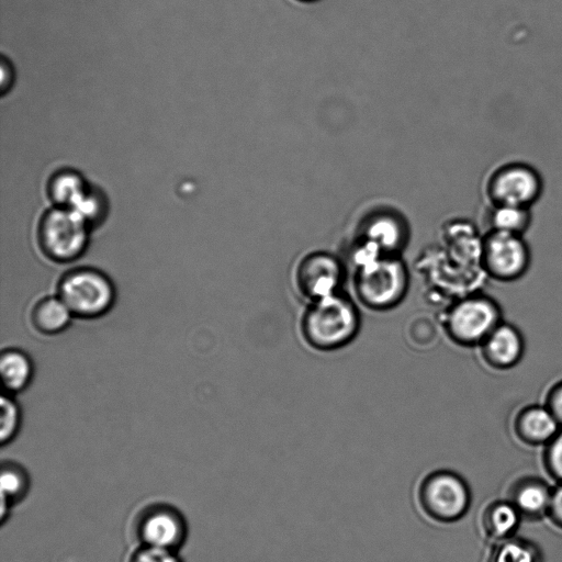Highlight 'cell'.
I'll use <instances>...</instances> for the list:
<instances>
[{"label": "cell", "instance_id": "obj_1", "mask_svg": "<svg viewBox=\"0 0 562 562\" xmlns=\"http://www.w3.org/2000/svg\"><path fill=\"white\" fill-rule=\"evenodd\" d=\"M360 325L358 306L339 291L308 302L300 328L310 347L333 351L349 345L357 337Z\"/></svg>", "mask_w": 562, "mask_h": 562}, {"label": "cell", "instance_id": "obj_2", "mask_svg": "<svg viewBox=\"0 0 562 562\" xmlns=\"http://www.w3.org/2000/svg\"><path fill=\"white\" fill-rule=\"evenodd\" d=\"M353 290L362 305L387 311L405 297L409 273L401 256L355 252Z\"/></svg>", "mask_w": 562, "mask_h": 562}, {"label": "cell", "instance_id": "obj_3", "mask_svg": "<svg viewBox=\"0 0 562 562\" xmlns=\"http://www.w3.org/2000/svg\"><path fill=\"white\" fill-rule=\"evenodd\" d=\"M503 319L502 306L493 296L472 291L448 305L441 326L456 345L477 348Z\"/></svg>", "mask_w": 562, "mask_h": 562}, {"label": "cell", "instance_id": "obj_4", "mask_svg": "<svg viewBox=\"0 0 562 562\" xmlns=\"http://www.w3.org/2000/svg\"><path fill=\"white\" fill-rule=\"evenodd\" d=\"M57 295L72 316L97 318L112 308L115 288L104 272L95 268L80 267L63 276Z\"/></svg>", "mask_w": 562, "mask_h": 562}, {"label": "cell", "instance_id": "obj_5", "mask_svg": "<svg viewBox=\"0 0 562 562\" xmlns=\"http://www.w3.org/2000/svg\"><path fill=\"white\" fill-rule=\"evenodd\" d=\"M89 224L74 210L56 206L46 212L38 226L43 252L57 262L78 259L89 241Z\"/></svg>", "mask_w": 562, "mask_h": 562}, {"label": "cell", "instance_id": "obj_6", "mask_svg": "<svg viewBox=\"0 0 562 562\" xmlns=\"http://www.w3.org/2000/svg\"><path fill=\"white\" fill-rule=\"evenodd\" d=\"M479 261L488 278L510 283L528 272L531 250L524 235L486 231L481 239Z\"/></svg>", "mask_w": 562, "mask_h": 562}, {"label": "cell", "instance_id": "obj_7", "mask_svg": "<svg viewBox=\"0 0 562 562\" xmlns=\"http://www.w3.org/2000/svg\"><path fill=\"white\" fill-rule=\"evenodd\" d=\"M544 189L541 173L530 164L508 161L496 167L485 183L490 204L529 207L536 204Z\"/></svg>", "mask_w": 562, "mask_h": 562}, {"label": "cell", "instance_id": "obj_8", "mask_svg": "<svg viewBox=\"0 0 562 562\" xmlns=\"http://www.w3.org/2000/svg\"><path fill=\"white\" fill-rule=\"evenodd\" d=\"M423 512L437 521L450 522L461 518L471 503L465 481L454 472L440 470L428 474L418 488Z\"/></svg>", "mask_w": 562, "mask_h": 562}, {"label": "cell", "instance_id": "obj_9", "mask_svg": "<svg viewBox=\"0 0 562 562\" xmlns=\"http://www.w3.org/2000/svg\"><path fill=\"white\" fill-rule=\"evenodd\" d=\"M345 278L342 261L334 254L314 250L305 254L294 269V284L308 302L340 291Z\"/></svg>", "mask_w": 562, "mask_h": 562}, {"label": "cell", "instance_id": "obj_10", "mask_svg": "<svg viewBox=\"0 0 562 562\" xmlns=\"http://www.w3.org/2000/svg\"><path fill=\"white\" fill-rule=\"evenodd\" d=\"M408 240V228L401 215L376 212L360 225L355 251L369 255L401 256Z\"/></svg>", "mask_w": 562, "mask_h": 562}, {"label": "cell", "instance_id": "obj_11", "mask_svg": "<svg viewBox=\"0 0 562 562\" xmlns=\"http://www.w3.org/2000/svg\"><path fill=\"white\" fill-rule=\"evenodd\" d=\"M136 532L145 547L175 551L187 533L182 515L166 504L145 508L137 520Z\"/></svg>", "mask_w": 562, "mask_h": 562}, {"label": "cell", "instance_id": "obj_12", "mask_svg": "<svg viewBox=\"0 0 562 562\" xmlns=\"http://www.w3.org/2000/svg\"><path fill=\"white\" fill-rule=\"evenodd\" d=\"M483 363L493 371L504 372L516 368L526 351L521 330L507 321H502L477 346Z\"/></svg>", "mask_w": 562, "mask_h": 562}, {"label": "cell", "instance_id": "obj_13", "mask_svg": "<svg viewBox=\"0 0 562 562\" xmlns=\"http://www.w3.org/2000/svg\"><path fill=\"white\" fill-rule=\"evenodd\" d=\"M514 435L519 441L528 446H546L561 429L560 424L541 403L521 406L512 420Z\"/></svg>", "mask_w": 562, "mask_h": 562}, {"label": "cell", "instance_id": "obj_14", "mask_svg": "<svg viewBox=\"0 0 562 562\" xmlns=\"http://www.w3.org/2000/svg\"><path fill=\"white\" fill-rule=\"evenodd\" d=\"M552 490L541 480L524 479L514 484L509 501L521 516L538 518L548 515Z\"/></svg>", "mask_w": 562, "mask_h": 562}, {"label": "cell", "instance_id": "obj_15", "mask_svg": "<svg viewBox=\"0 0 562 562\" xmlns=\"http://www.w3.org/2000/svg\"><path fill=\"white\" fill-rule=\"evenodd\" d=\"M33 372L32 360L24 351L9 348L1 352L0 373L3 387L8 392H21L27 387Z\"/></svg>", "mask_w": 562, "mask_h": 562}, {"label": "cell", "instance_id": "obj_16", "mask_svg": "<svg viewBox=\"0 0 562 562\" xmlns=\"http://www.w3.org/2000/svg\"><path fill=\"white\" fill-rule=\"evenodd\" d=\"M520 513L510 501H497L490 504L482 516L485 533L493 540L512 537L518 528Z\"/></svg>", "mask_w": 562, "mask_h": 562}, {"label": "cell", "instance_id": "obj_17", "mask_svg": "<svg viewBox=\"0 0 562 562\" xmlns=\"http://www.w3.org/2000/svg\"><path fill=\"white\" fill-rule=\"evenodd\" d=\"M532 222L531 209L509 204H490L486 231L524 235Z\"/></svg>", "mask_w": 562, "mask_h": 562}, {"label": "cell", "instance_id": "obj_18", "mask_svg": "<svg viewBox=\"0 0 562 562\" xmlns=\"http://www.w3.org/2000/svg\"><path fill=\"white\" fill-rule=\"evenodd\" d=\"M72 314L59 296L41 300L34 307L32 321L37 330L54 335L65 330Z\"/></svg>", "mask_w": 562, "mask_h": 562}, {"label": "cell", "instance_id": "obj_19", "mask_svg": "<svg viewBox=\"0 0 562 562\" xmlns=\"http://www.w3.org/2000/svg\"><path fill=\"white\" fill-rule=\"evenodd\" d=\"M88 189L83 179L75 171H61L52 178L49 195L56 206L74 209Z\"/></svg>", "mask_w": 562, "mask_h": 562}, {"label": "cell", "instance_id": "obj_20", "mask_svg": "<svg viewBox=\"0 0 562 562\" xmlns=\"http://www.w3.org/2000/svg\"><path fill=\"white\" fill-rule=\"evenodd\" d=\"M487 562H540V554L532 543L509 537L498 541Z\"/></svg>", "mask_w": 562, "mask_h": 562}, {"label": "cell", "instance_id": "obj_21", "mask_svg": "<svg viewBox=\"0 0 562 562\" xmlns=\"http://www.w3.org/2000/svg\"><path fill=\"white\" fill-rule=\"evenodd\" d=\"M438 337V326L427 315L412 317L405 328L406 342L415 350L424 351L431 349L437 344Z\"/></svg>", "mask_w": 562, "mask_h": 562}, {"label": "cell", "instance_id": "obj_22", "mask_svg": "<svg viewBox=\"0 0 562 562\" xmlns=\"http://www.w3.org/2000/svg\"><path fill=\"white\" fill-rule=\"evenodd\" d=\"M1 495L2 502L9 505L11 502L22 498L29 486L25 472L12 463H3L1 468Z\"/></svg>", "mask_w": 562, "mask_h": 562}, {"label": "cell", "instance_id": "obj_23", "mask_svg": "<svg viewBox=\"0 0 562 562\" xmlns=\"http://www.w3.org/2000/svg\"><path fill=\"white\" fill-rule=\"evenodd\" d=\"M21 425V411L19 405L8 395L1 397L0 439L2 443L11 441Z\"/></svg>", "mask_w": 562, "mask_h": 562}, {"label": "cell", "instance_id": "obj_24", "mask_svg": "<svg viewBox=\"0 0 562 562\" xmlns=\"http://www.w3.org/2000/svg\"><path fill=\"white\" fill-rule=\"evenodd\" d=\"M543 461L549 474L562 483V428L544 446Z\"/></svg>", "mask_w": 562, "mask_h": 562}, {"label": "cell", "instance_id": "obj_25", "mask_svg": "<svg viewBox=\"0 0 562 562\" xmlns=\"http://www.w3.org/2000/svg\"><path fill=\"white\" fill-rule=\"evenodd\" d=\"M130 562H180V560L172 550L143 546L132 554Z\"/></svg>", "mask_w": 562, "mask_h": 562}, {"label": "cell", "instance_id": "obj_26", "mask_svg": "<svg viewBox=\"0 0 562 562\" xmlns=\"http://www.w3.org/2000/svg\"><path fill=\"white\" fill-rule=\"evenodd\" d=\"M542 403L550 409L562 428V379L557 380L547 389Z\"/></svg>", "mask_w": 562, "mask_h": 562}, {"label": "cell", "instance_id": "obj_27", "mask_svg": "<svg viewBox=\"0 0 562 562\" xmlns=\"http://www.w3.org/2000/svg\"><path fill=\"white\" fill-rule=\"evenodd\" d=\"M548 515L555 525L562 527V483L552 490Z\"/></svg>", "mask_w": 562, "mask_h": 562}, {"label": "cell", "instance_id": "obj_28", "mask_svg": "<svg viewBox=\"0 0 562 562\" xmlns=\"http://www.w3.org/2000/svg\"><path fill=\"white\" fill-rule=\"evenodd\" d=\"M301 1H315V0H301Z\"/></svg>", "mask_w": 562, "mask_h": 562}]
</instances>
